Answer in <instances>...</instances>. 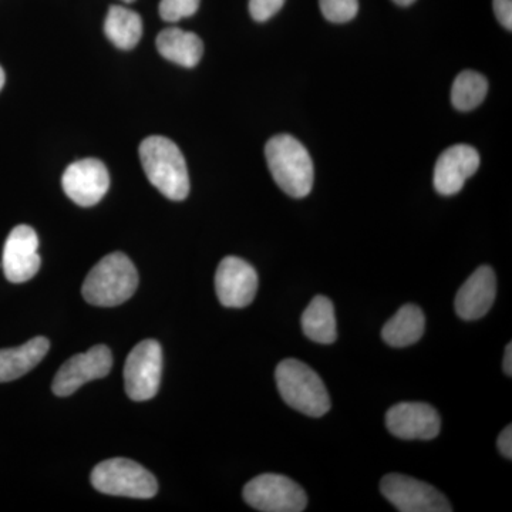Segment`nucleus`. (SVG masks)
I'll list each match as a JSON object with an SVG mask.
<instances>
[{"instance_id": "1", "label": "nucleus", "mask_w": 512, "mask_h": 512, "mask_svg": "<svg viewBox=\"0 0 512 512\" xmlns=\"http://www.w3.org/2000/svg\"><path fill=\"white\" fill-rule=\"evenodd\" d=\"M140 160L148 181L168 200L183 201L190 194V177L183 153L170 138L147 137Z\"/></svg>"}, {"instance_id": "2", "label": "nucleus", "mask_w": 512, "mask_h": 512, "mask_svg": "<svg viewBox=\"0 0 512 512\" xmlns=\"http://www.w3.org/2000/svg\"><path fill=\"white\" fill-rule=\"evenodd\" d=\"M265 157L275 183L293 198L308 197L315 170L311 154L301 141L289 134H279L266 143Z\"/></svg>"}, {"instance_id": "3", "label": "nucleus", "mask_w": 512, "mask_h": 512, "mask_svg": "<svg viewBox=\"0 0 512 512\" xmlns=\"http://www.w3.org/2000/svg\"><path fill=\"white\" fill-rule=\"evenodd\" d=\"M136 266L123 252L104 256L84 281L83 298L90 305L113 308L127 302L137 291Z\"/></svg>"}, {"instance_id": "4", "label": "nucleus", "mask_w": 512, "mask_h": 512, "mask_svg": "<svg viewBox=\"0 0 512 512\" xmlns=\"http://www.w3.org/2000/svg\"><path fill=\"white\" fill-rule=\"evenodd\" d=\"M276 386L284 402L309 417H322L332 402L318 373L296 359H285L275 372Z\"/></svg>"}, {"instance_id": "5", "label": "nucleus", "mask_w": 512, "mask_h": 512, "mask_svg": "<svg viewBox=\"0 0 512 512\" xmlns=\"http://www.w3.org/2000/svg\"><path fill=\"white\" fill-rule=\"evenodd\" d=\"M92 485L99 493L148 500L158 491L156 477L136 461L110 458L94 467Z\"/></svg>"}, {"instance_id": "6", "label": "nucleus", "mask_w": 512, "mask_h": 512, "mask_svg": "<svg viewBox=\"0 0 512 512\" xmlns=\"http://www.w3.org/2000/svg\"><path fill=\"white\" fill-rule=\"evenodd\" d=\"M163 373V349L157 340L138 343L127 356L124 366V386L127 396L134 402L153 399L160 389Z\"/></svg>"}, {"instance_id": "7", "label": "nucleus", "mask_w": 512, "mask_h": 512, "mask_svg": "<svg viewBox=\"0 0 512 512\" xmlns=\"http://www.w3.org/2000/svg\"><path fill=\"white\" fill-rule=\"evenodd\" d=\"M245 503L262 512H301L308 497L298 483L281 474H262L244 488Z\"/></svg>"}, {"instance_id": "8", "label": "nucleus", "mask_w": 512, "mask_h": 512, "mask_svg": "<svg viewBox=\"0 0 512 512\" xmlns=\"http://www.w3.org/2000/svg\"><path fill=\"white\" fill-rule=\"evenodd\" d=\"M380 491L402 512H448L453 511L450 503L433 485L402 476L387 474L380 481Z\"/></svg>"}, {"instance_id": "9", "label": "nucleus", "mask_w": 512, "mask_h": 512, "mask_svg": "<svg viewBox=\"0 0 512 512\" xmlns=\"http://www.w3.org/2000/svg\"><path fill=\"white\" fill-rule=\"evenodd\" d=\"M113 367L111 350L104 345L93 346L86 353L70 357L53 379L52 390L56 396H72L83 384L103 379Z\"/></svg>"}, {"instance_id": "10", "label": "nucleus", "mask_w": 512, "mask_h": 512, "mask_svg": "<svg viewBox=\"0 0 512 512\" xmlns=\"http://www.w3.org/2000/svg\"><path fill=\"white\" fill-rule=\"evenodd\" d=\"M215 291L225 308L241 309L251 305L258 292L254 266L237 256L222 259L215 274Z\"/></svg>"}, {"instance_id": "11", "label": "nucleus", "mask_w": 512, "mask_h": 512, "mask_svg": "<svg viewBox=\"0 0 512 512\" xmlns=\"http://www.w3.org/2000/svg\"><path fill=\"white\" fill-rule=\"evenodd\" d=\"M67 197L80 207L99 204L110 187V175L106 165L97 158H84L70 164L62 178Z\"/></svg>"}, {"instance_id": "12", "label": "nucleus", "mask_w": 512, "mask_h": 512, "mask_svg": "<svg viewBox=\"0 0 512 512\" xmlns=\"http://www.w3.org/2000/svg\"><path fill=\"white\" fill-rule=\"evenodd\" d=\"M39 238L29 225H18L10 231L2 256L3 274L12 284L28 282L39 272Z\"/></svg>"}, {"instance_id": "13", "label": "nucleus", "mask_w": 512, "mask_h": 512, "mask_svg": "<svg viewBox=\"0 0 512 512\" xmlns=\"http://www.w3.org/2000/svg\"><path fill=\"white\" fill-rule=\"evenodd\" d=\"M386 426L399 439L433 440L440 434L441 419L430 404L399 403L387 412Z\"/></svg>"}, {"instance_id": "14", "label": "nucleus", "mask_w": 512, "mask_h": 512, "mask_svg": "<svg viewBox=\"0 0 512 512\" xmlns=\"http://www.w3.org/2000/svg\"><path fill=\"white\" fill-rule=\"evenodd\" d=\"M480 167V154L467 144H457L441 153L434 167V187L446 197L463 190L468 178Z\"/></svg>"}, {"instance_id": "15", "label": "nucleus", "mask_w": 512, "mask_h": 512, "mask_svg": "<svg viewBox=\"0 0 512 512\" xmlns=\"http://www.w3.org/2000/svg\"><path fill=\"white\" fill-rule=\"evenodd\" d=\"M497 295V279L490 266H480L456 296V312L463 320L483 318L490 311Z\"/></svg>"}, {"instance_id": "16", "label": "nucleus", "mask_w": 512, "mask_h": 512, "mask_svg": "<svg viewBox=\"0 0 512 512\" xmlns=\"http://www.w3.org/2000/svg\"><path fill=\"white\" fill-rule=\"evenodd\" d=\"M50 349V342L37 336L18 348L0 350V383L12 382L35 369Z\"/></svg>"}, {"instance_id": "17", "label": "nucleus", "mask_w": 512, "mask_h": 512, "mask_svg": "<svg viewBox=\"0 0 512 512\" xmlns=\"http://www.w3.org/2000/svg\"><path fill=\"white\" fill-rule=\"evenodd\" d=\"M157 49L164 59L192 69L204 55V43L200 36L178 28L164 29L157 36Z\"/></svg>"}, {"instance_id": "18", "label": "nucleus", "mask_w": 512, "mask_h": 512, "mask_svg": "<svg viewBox=\"0 0 512 512\" xmlns=\"http://www.w3.org/2000/svg\"><path fill=\"white\" fill-rule=\"evenodd\" d=\"M426 329V318L419 306L404 305L384 325L382 338L393 348H406L419 342Z\"/></svg>"}, {"instance_id": "19", "label": "nucleus", "mask_w": 512, "mask_h": 512, "mask_svg": "<svg viewBox=\"0 0 512 512\" xmlns=\"http://www.w3.org/2000/svg\"><path fill=\"white\" fill-rule=\"evenodd\" d=\"M302 330L309 339L319 345H332L338 339L333 303L326 296H316L303 312Z\"/></svg>"}, {"instance_id": "20", "label": "nucleus", "mask_w": 512, "mask_h": 512, "mask_svg": "<svg viewBox=\"0 0 512 512\" xmlns=\"http://www.w3.org/2000/svg\"><path fill=\"white\" fill-rule=\"evenodd\" d=\"M104 33L121 50L134 49L143 36V20L134 10L111 6L104 22Z\"/></svg>"}, {"instance_id": "21", "label": "nucleus", "mask_w": 512, "mask_h": 512, "mask_svg": "<svg viewBox=\"0 0 512 512\" xmlns=\"http://www.w3.org/2000/svg\"><path fill=\"white\" fill-rule=\"evenodd\" d=\"M488 92L487 79L474 70H464L456 77L451 89V103L460 111L476 109Z\"/></svg>"}, {"instance_id": "22", "label": "nucleus", "mask_w": 512, "mask_h": 512, "mask_svg": "<svg viewBox=\"0 0 512 512\" xmlns=\"http://www.w3.org/2000/svg\"><path fill=\"white\" fill-rule=\"evenodd\" d=\"M320 10L332 23H348L359 12V0H319Z\"/></svg>"}, {"instance_id": "23", "label": "nucleus", "mask_w": 512, "mask_h": 512, "mask_svg": "<svg viewBox=\"0 0 512 512\" xmlns=\"http://www.w3.org/2000/svg\"><path fill=\"white\" fill-rule=\"evenodd\" d=\"M201 0H161L160 16L165 22H178L197 13Z\"/></svg>"}, {"instance_id": "24", "label": "nucleus", "mask_w": 512, "mask_h": 512, "mask_svg": "<svg viewBox=\"0 0 512 512\" xmlns=\"http://www.w3.org/2000/svg\"><path fill=\"white\" fill-rule=\"evenodd\" d=\"M285 5V0H249V13L256 22L274 18Z\"/></svg>"}, {"instance_id": "25", "label": "nucleus", "mask_w": 512, "mask_h": 512, "mask_svg": "<svg viewBox=\"0 0 512 512\" xmlns=\"http://www.w3.org/2000/svg\"><path fill=\"white\" fill-rule=\"evenodd\" d=\"M494 12L498 22L507 30H512V0H494Z\"/></svg>"}, {"instance_id": "26", "label": "nucleus", "mask_w": 512, "mask_h": 512, "mask_svg": "<svg viewBox=\"0 0 512 512\" xmlns=\"http://www.w3.org/2000/svg\"><path fill=\"white\" fill-rule=\"evenodd\" d=\"M498 450L503 454L505 458L511 460L512 458V429L511 426L505 427L503 431H501L500 437H498L497 441Z\"/></svg>"}, {"instance_id": "27", "label": "nucleus", "mask_w": 512, "mask_h": 512, "mask_svg": "<svg viewBox=\"0 0 512 512\" xmlns=\"http://www.w3.org/2000/svg\"><path fill=\"white\" fill-rule=\"evenodd\" d=\"M504 373L507 376H512V345L511 343H508L507 348H505V355H504Z\"/></svg>"}, {"instance_id": "28", "label": "nucleus", "mask_w": 512, "mask_h": 512, "mask_svg": "<svg viewBox=\"0 0 512 512\" xmlns=\"http://www.w3.org/2000/svg\"><path fill=\"white\" fill-rule=\"evenodd\" d=\"M393 2L400 6H410L412 3L416 2V0H393Z\"/></svg>"}, {"instance_id": "29", "label": "nucleus", "mask_w": 512, "mask_h": 512, "mask_svg": "<svg viewBox=\"0 0 512 512\" xmlns=\"http://www.w3.org/2000/svg\"><path fill=\"white\" fill-rule=\"evenodd\" d=\"M5 80H6L5 72H3L2 67H0V90H2L3 86H5Z\"/></svg>"}, {"instance_id": "30", "label": "nucleus", "mask_w": 512, "mask_h": 512, "mask_svg": "<svg viewBox=\"0 0 512 512\" xmlns=\"http://www.w3.org/2000/svg\"><path fill=\"white\" fill-rule=\"evenodd\" d=\"M123 2L131 3V2H134V0H123Z\"/></svg>"}]
</instances>
